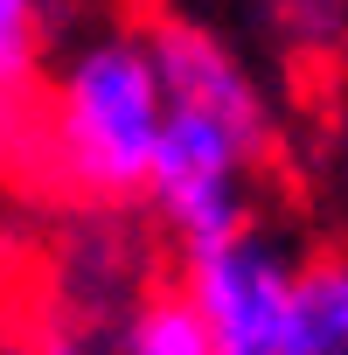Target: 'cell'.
<instances>
[{
	"instance_id": "obj_2",
	"label": "cell",
	"mask_w": 348,
	"mask_h": 355,
	"mask_svg": "<svg viewBox=\"0 0 348 355\" xmlns=\"http://www.w3.org/2000/svg\"><path fill=\"white\" fill-rule=\"evenodd\" d=\"M265 160H272V146H258L202 112L160 105V139H153L146 182H139V209L153 216V230L174 251H195V244L258 216Z\"/></svg>"
},
{
	"instance_id": "obj_7",
	"label": "cell",
	"mask_w": 348,
	"mask_h": 355,
	"mask_svg": "<svg viewBox=\"0 0 348 355\" xmlns=\"http://www.w3.org/2000/svg\"><path fill=\"white\" fill-rule=\"evenodd\" d=\"M105 348L112 355H216V341L195 327V313L182 300H174V286L167 293H139L119 313V327H112Z\"/></svg>"
},
{
	"instance_id": "obj_8",
	"label": "cell",
	"mask_w": 348,
	"mask_h": 355,
	"mask_svg": "<svg viewBox=\"0 0 348 355\" xmlns=\"http://www.w3.org/2000/svg\"><path fill=\"white\" fill-rule=\"evenodd\" d=\"M21 355H112V348H105V334H91L84 313H42L28 327Z\"/></svg>"
},
{
	"instance_id": "obj_4",
	"label": "cell",
	"mask_w": 348,
	"mask_h": 355,
	"mask_svg": "<svg viewBox=\"0 0 348 355\" xmlns=\"http://www.w3.org/2000/svg\"><path fill=\"white\" fill-rule=\"evenodd\" d=\"M146 49H153V70H160V105L202 112V119H216V125H230L258 146L279 139V119H272V98H265L258 70L216 28H202L189 15H167V21L146 28Z\"/></svg>"
},
{
	"instance_id": "obj_1",
	"label": "cell",
	"mask_w": 348,
	"mask_h": 355,
	"mask_svg": "<svg viewBox=\"0 0 348 355\" xmlns=\"http://www.w3.org/2000/svg\"><path fill=\"white\" fill-rule=\"evenodd\" d=\"M153 139H160V70L146 28L98 21L56 42L8 182L77 202L91 216H125L139 209Z\"/></svg>"
},
{
	"instance_id": "obj_5",
	"label": "cell",
	"mask_w": 348,
	"mask_h": 355,
	"mask_svg": "<svg viewBox=\"0 0 348 355\" xmlns=\"http://www.w3.org/2000/svg\"><path fill=\"white\" fill-rule=\"evenodd\" d=\"M63 21H70V0H0V174H15L42 70L70 35Z\"/></svg>"
},
{
	"instance_id": "obj_9",
	"label": "cell",
	"mask_w": 348,
	"mask_h": 355,
	"mask_svg": "<svg viewBox=\"0 0 348 355\" xmlns=\"http://www.w3.org/2000/svg\"><path fill=\"white\" fill-rule=\"evenodd\" d=\"M286 28L299 42H341L348 35V0H286Z\"/></svg>"
},
{
	"instance_id": "obj_3",
	"label": "cell",
	"mask_w": 348,
	"mask_h": 355,
	"mask_svg": "<svg viewBox=\"0 0 348 355\" xmlns=\"http://www.w3.org/2000/svg\"><path fill=\"white\" fill-rule=\"evenodd\" d=\"M306 251L279 223H237L195 251H182L174 272V300L195 313V327L216 341V355H272L293 286H299Z\"/></svg>"
},
{
	"instance_id": "obj_6",
	"label": "cell",
	"mask_w": 348,
	"mask_h": 355,
	"mask_svg": "<svg viewBox=\"0 0 348 355\" xmlns=\"http://www.w3.org/2000/svg\"><path fill=\"white\" fill-rule=\"evenodd\" d=\"M272 355H348V251H313L299 265Z\"/></svg>"
}]
</instances>
